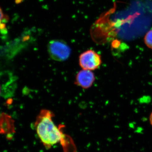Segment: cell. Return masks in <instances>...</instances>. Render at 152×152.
<instances>
[{
	"instance_id": "8",
	"label": "cell",
	"mask_w": 152,
	"mask_h": 152,
	"mask_svg": "<svg viewBox=\"0 0 152 152\" xmlns=\"http://www.w3.org/2000/svg\"><path fill=\"white\" fill-rule=\"evenodd\" d=\"M150 123H151V124L152 126V113H151V115H150Z\"/></svg>"
},
{
	"instance_id": "9",
	"label": "cell",
	"mask_w": 152,
	"mask_h": 152,
	"mask_svg": "<svg viewBox=\"0 0 152 152\" xmlns=\"http://www.w3.org/2000/svg\"><path fill=\"white\" fill-rule=\"evenodd\" d=\"M0 92H1V87H0Z\"/></svg>"
},
{
	"instance_id": "5",
	"label": "cell",
	"mask_w": 152,
	"mask_h": 152,
	"mask_svg": "<svg viewBox=\"0 0 152 152\" xmlns=\"http://www.w3.org/2000/svg\"><path fill=\"white\" fill-rule=\"evenodd\" d=\"M15 132L14 120L7 114H0V134L11 136Z\"/></svg>"
},
{
	"instance_id": "1",
	"label": "cell",
	"mask_w": 152,
	"mask_h": 152,
	"mask_svg": "<svg viewBox=\"0 0 152 152\" xmlns=\"http://www.w3.org/2000/svg\"><path fill=\"white\" fill-rule=\"evenodd\" d=\"M54 114L48 110H42L34 123L37 134L44 147L49 149L54 145L61 143L66 145L67 136L62 131V126H58L53 120Z\"/></svg>"
},
{
	"instance_id": "3",
	"label": "cell",
	"mask_w": 152,
	"mask_h": 152,
	"mask_svg": "<svg viewBox=\"0 0 152 152\" xmlns=\"http://www.w3.org/2000/svg\"><path fill=\"white\" fill-rule=\"evenodd\" d=\"M102 63L100 56L93 50H88L80 55L79 64L83 69L94 70Z\"/></svg>"
},
{
	"instance_id": "7",
	"label": "cell",
	"mask_w": 152,
	"mask_h": 152,
	"mask_svg": "<svg viewBox=\"0 0 152 152\" xmlns=\"http://www.w3.org/2000/svg\"><path fill=\"white\" fill-rule=\"evenodd\" d=\"M4 19V15L3 13L2 10L0 8V27H1V25L2 24L3 20Z\"/></svg>"
},
{
	"instance_id": "2",
	"label": "cell",
	"mask_w": 152,
	"mask_h": 152,
	"mask_svg": "<svg viewBox=\"0 0 152 152\" xmlns=\"http://www.w3.org/2000/svg\"><path fill=\"white\" fill-rule=\"evenodd\" d=\"M48 52L50 57L55 61H63L67 59L70 56L71 50L64 41L54 40L49 42Z\"/></svg>"
},
{
	"instance_id": "6",
	"label": "cell",
	"mask_w": 152,
	"mask_h": 152,
	"mask_svg": "<svg viewBox=\"0 0 152 152\" xmlns=\"http://www.w3.org/2000/svg\"><path fill=\"white\" fill-rule=\"evenodd\" d=\"M144 41L147 46L152 49V30L147 33L144 38Z\"/></svg>"
},
{
	"instance_id": "4",
	"label": "cell",
	"mask_w": 152,
	"mask_h": 152,
	"mask_svg": "<svg viewBox=\"0 0 152 152\" xmlns=\"http://www.w3.org/2000/svg\"><path fill=\"white\" fill-rule=\"evenodd\" d=\"M95 80L94 75L91 71L83 69L76 76V83L83 88H88L91 86Z\"/></svg>"
}]
</instances>
